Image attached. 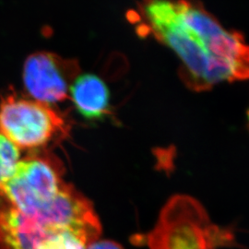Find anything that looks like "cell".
<instances>
[{
    "mask_svg": "<svg viewBox=\"0 0 249 249\" xmlns=\"http://www.w3.org/2000/svg\"><path fill=\"white\" fill-rule=\"evenodd\" d=\"M139 32L177 54L179 77L188 89L211 90L223 82L248 80L249 46L197 0H141Z\"/></svg>",
    "mask_w": 249,
    "mask_h": 249,
    "instance_id": "cell-1",
    "label": "cell"
},
{
    "mask_svg": "<svg viewBox=\"0 0 249 249\" xmlns=\"http://www.w3.org/2000/svg\"><path fill=\"white\" fill-rule=\"evenodd\" d=\"M87 247V243L78 233L63 230L47 236L37 249H86Z\"/></svg>",
    "mask_w": 249,
    "mask_h": 249,
    "instance_id": "cell-9",
    "label": "cell"
},
{
    "mask_svg": "<svg viewBox=\"0 0 249 249\" xmlns=\"http://www.w3.org/2000/svg\"><path fill=\"white\" fill-rule=\"evenodd\" d=\"M62 172L50 157L32 155L20 159L10 178L0 186L7 204L28 216L53 200L63 186Z\"/></svg>",
    "mask_w": 249,
    "mask_h": 249,
    "instance_id": "cell-4",
    "label": "cell"
},
{
    "mask_svg": "<svg viewBox=\"0 0 249 249\" xmlns=\"http://www.w3.org/2000/svg\"><path fill=\"white\" fill-rule=\"evenodd\" d=\"M151 249H219L235 245L232 231L211 222L204 208L187 195L172 196L157 224L132 241Z\"/></svg>",
    "mask_w": 249,
    "mask_h": 249,
    "instance_id": "cell-2",
    "label": "cell"
},
{
    "mask_svg": "<svg viewBox=\"0 0 249 249\" xmlns=\"http://www.w3.org/2000/svg\"><path fill=\"white\" fill-rule=\"evenodd\" d=\"M86 249H124L119 244L114 241L101 240L95 241L89 245Z\"/></svg>",
    "mask_w": 249,
    "mask_h": 249,
    "instance_id": "cell-10",
    "label": "cell"
},
{
    "mask_svg": "<svg viewBox=\"0 0 249 249\" xmlns=\"http://www.w3.org/2000/svg\"><path fill=\"white\" fill-rule=\"evenodd\" d=\"M50 233L17 209L0 207V249H37Z\"/></svg>",
    "mask_w": 249,
    "mask_h": 249,
    "instance_id": "cell-6",
    "label": "cell"
},
{
    "mask_svg": "<svg viewBox=\"0 0 249 249\" xmlns=\"http://www.w3.org/2000/svg\"><path fill=\"white\" fill-rule=\"evenodd\" d=\"M80 72L76 59L46 51L32 53L22 70L26 96L49 106L64 102L70 98L72 84Z\"/></svg>",
    "mask_w": 249,
    "mask_h": 249,
    "instance_id": "cell-5",
    "label": "cell"
},
{
    "mask_svg": "<svg viewBox=\"0 0 249 249\" xmlns=\"http://www.w3.org/2000/svg\"><path fill=\"white\" fill-rule=\"evenodd\" d=\"M19 160V149L0 132V186L10 178Z\"/></svg>",
    "mask_w": 249,
    "mask_h": 249,
    "instance_id": "cell-8",
    "label": "cell"
},
{
    "mask_svg": "<svg viewBox=\"0 0 249 249\" xmlns=\"http://www.w3.org/2000/svg\"><path fill=\"white\" fill-rule=\"evenodd\" d=\"M70 97L80 116L89 121L102 120L110 113V90L97 75H79L72 84Z\"/></svg>",
    "mask_w": 249,
    "mask_h": 249,
    "instance_id": "cell-7",
    "label": "cell"
},
{
    "mask_svg": "<svg viewBox=\"0 0 249 249\" xmlns=\"http://www.w3.org/2000/svg\"><path fill=\"white\" fill-rule=\"evenodd\" d=\"M0 132L19 150H36L65 137L68 125L52 106L10 93L0 100Z\"/></svg>",
    "mask_w": 249,
    "mask_h": 249,
    "instance_id": "cell-3",
    "label": "cell"
}]
</instances>
